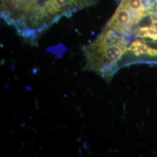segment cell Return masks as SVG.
Listing matches in <instances>:
<instances>
[{
	"label": "cell",
	"mask_w": 157,
	"mask_h": 157,
	"mask_svg": "<svg viewBox=\"0 0 157 157\" xmlns=\"http://www.w3.org/2000/svg\"><path fill=\"white\" fill-rule=\"evenodd\" d=\"M115 1H116L117 2H121L122 0H115Z\"/></svg>",
	"instance_id": "3957f363"
},
{
	"label": "cell",
	"mask_w": 157,
	"mask_h": 157,
	"mask_svg": "<svg viewBox=\"0 0 157 157\" xmlns=\"http://www.w3.org/2000/svg\"><path fill=\"white\" fill-rule=\"evenodd\" d=\"M109 29L125 44L121 69L157 65V0H122L110 19Z\"/></svg>",
	"instance_id": "6da1fadb"
},
{
	"label": "cell",
	"mask_w": 157,
	"mask_h": 157,
	"mask_svg": "<svg viewBox=\"0 0 157 157\" xmlns=\"http://www.w3.org/2000/svg\"><path fill=\"white\" fill-rule=\"evenodd\" d=\"M97 0H1V13L22 37L34 41L64 16L94 4Z\"/></svg>",
	"instance_id": "7a4b0ae2"
}]
</instances>
